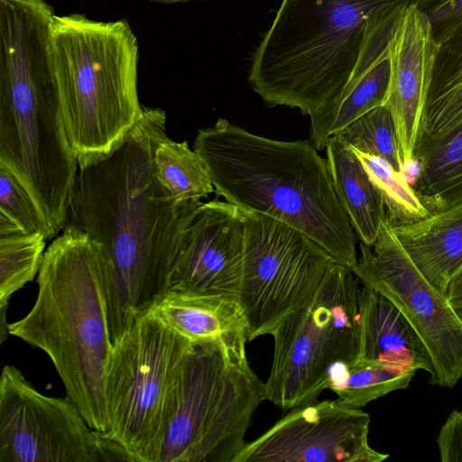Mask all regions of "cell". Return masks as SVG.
Instances as JSON below:
<instances>
[{
    "label": "cell",
    "instance_id": "cell-12",
    "mask_svg": "<svg viewBox=\"0 0 462 462\" xmlns=\"http://www.w3.org/2000/svg\"><path fill=\"white\" fill-rule=\"evenodd\" d=\"M359 248L352 272L361 284L388 299L417 332L431 360L430 383L453 388L462 379V322L448 296L417 268L388 218L374 243H359Z\"/></svg>",
    "mask_w": 462,
    "mask_h": 462
},
{
    "label": "cell",
    "instance_id": "cell-2",
    "mask_svg": "<svg viewBox=\"0 0 462 462\" xmlns=\"http://www.w3.org/2000/svg\"><path fill=\"white\" fill-rule=\"evenodd\" d=\"M422 0H282L252 54L248 82L268 105L310 118L320 149L342 101L389 51L403 7Z\"/></svg>",
    "mask_w": 462,
    "mask_h": 462
},
{
    "label": "cell",
    "instance_id": "cell-30",
    "mask_svg": "<svg viewBox=\"0 0 462 462\" xmlns=\"http://www.w3.org/2000/svg\"><path fill=\"white\" fill-rule=\"evenodd\" d=\"M417 5L429 19L433 33L462 16V0H422Z\"/></svg>",
    "mask_w": 462,
    "mask_h": 462
},
{
    "label": "cell",
    "instance_id": "cell-20",
    "mask_svg": "<svg viewBox=\"0 0 462 462\" xmlns=\"http://www.w3.org/2000/svg\"><path fill=\"white\" fill-rule=\"evenodd\" d=\"M335 191L356 236L372 245L381 223L387 218L383 202L354 151L337 135L325 147Z\"/></svg>",
    "mask_w": 462,
    "mask_h": 462
},
{
    "label": "cell",
    "instance_id": "cell-3",
    "mask_svg": "<svg viewBox=\"0 0 462 462\" xmlns=\"http://www.w3.org/2000/svg\"><path fill=\"white\" fill-rule=\"evenodd\" d=\"M193 147L217 197L295 227L340 264L356 267V236L311 142L270 139L218 118L198 132Z\"/></svg>",
    "mask_w": 462,
    "mask_h": 462
},
{
    "label": "cell",
    "instance_id": "cell-22",
    "mask_svg": "<svg viewBox=\"0 0 462 462\" xmlns=\"http://www.w3.org/2000/svg\"><path fill=\"white\" fill-rule=\"evenodd\" d=\"M417 371L377 361L356 359L337 363L330 371L328 389L346 407L361 409L386 394L407 388Z\"/></svg>",
    "mask_w": 462,
    "mask_h": 462
},
{
    "label": "cell",
    "instance_id": "cell-28",
    "mask_svg": "<svg viewBox=\"0 0 462 462\" xmlns=\"http://www.w3.org/2000/svg\"><path fill=\"white\" fill-rule=\"evenodd\" d=\"M0 217L26 233L42 232L50 240L46 221L34 200L14 174L1 162Z\"/></svg>",
    "mask_w": 462,
    "mask_h": 462
},
{
    "label": "cell",
    "instance_id": "cell-15",
    "mask_svg": "<svg viewBox=\"0 0 462 462\" xmlns=\"http://www.w3.org/2000/svg\"><path fill=\"white\" fill-rule=\"evenodd\" d=\"M436 52L427 16L416 4L403 7L389 45L391 76L384 106L393 116L406 170L413 162Z\"/></svg>",
    "mask_w": 462,
    "mask_h": 462
},
{
    "label": "cell",
    "instance_id": "cell-19",
    "mask_svg": "<svg viewBox=\"0 0 462 462\" xmlns=\"http://www.w3.org/2000/svg\"><path fill=\"white\" fill-rule=\"evenodd\" d=\"M434 36L437 52L419 139L440 135L462 119V16Z\"/></svg>",
    "mask_w": 462,
    "mask_h": 462
},
{
    "label": "cell",
    "instance_id": "cell-9",
    "mask_svg": "<svg viewBox=\"0 0 462 462\" xmlns=\"http://www.w3.org/2000/svg\"><path fill=\"white\" fill-rule=\"evenodd\" d=\"M192 341L151 310L112 346L104 393L106 438L134 462H154L171 392Z\"/></svg>",
    "mask_w": 462,
    "mask_h": 462
},
{
    "label": "cell",
    "instance_id": "cell-25",
    "mask_svg": "<svg viewBox=\"0 0 462 462\" xmlns=\"http://www.w3.org/2000/svg\"><path fill=\"white\" fill-rule=\"evenodd\" d=\"M351 149L378 191L391 224L411 223L430 213L404 173L396 171L380 157Z\"/></svg>",
    "mask_w": 462,
    "mask_h": 462
},
{
    "label": "cell",
    "instance_id": "cell-18",
    "mask_svg": "<svg viewBox=\"0 0 462 462\" xmlns=\"http://www.w3.org/2000/svg\"><path fill=\"white\" fill-rule=\"evenodd\" d=\"M152 310L192 342L247 338L243 308L237 299L230 296L169 290Z\"/></svg>",
    "mask_w": 462,
    "mask_h": 462
},
{
    "label": "cell",
    "instance_id": "cell-24",
    "mask_svg": "<svg viewBox=\"0 0 462 462\" xmlns=\"http://www.w3.org/2000/svg\"><path fill=\"white\" fill-rule=\"evenodd\" d=\"M47 240L42 232L0 236L1 312H6L13 294L39 273Z\"/></svg>",
    "mask_w": 462,
    "mask_h": 462
},
{
    "label": "cell",
    "instance_id": "cell-31",
    "mask_svg": "<svg viewBox=\"0 0 462 462\" xmlns=\"http://www.w3.org/2000/svg\"><path fill=\"white\" fill-rule=\"evenodd\" d=\"M447 296L450 301L462 300V272L449 284Z\"/></svg>",
    "mask_w": 462,
    "mask_h": 462
},
{
    "label": "cell",
    "instance_id": "cell-27",
    "mask_svg": "<svg viewBox=\"0 0 462 462\" xmlns=\"http://www.w3.org/2000/svg\"><path fill=\"white\" fill-rule=\"evenodd\" d=\"M391 76L389 51L358 82L328 119L322 136L320 150L328 139L368 111L385 104Z\"/></svg>",
    "mask_w": 462,
    "mask_h": 462
},
{
    "label": "cell",
    "instance_id": "cell-7",
    "mask_svg": "<svg viewBox=\"0 0 462 462\" xmlns=\"http://www.w3.org/2000/svg\"><path fill=\"white\" fill-rule=\"evenodd\" d=\"M245 337L192 342L173 383L154 462H234L266 400Z\"/></svg>",
    "mask_w": 462,
    "mask_h": 462
},
{
    "label": "cell",
    "instance_id": "cell-21",
    "mask_svg": "<svg viewBox=\"0 0 462 462\" xmlns=\"http://www.w3.org/2000/svg\"><path fill=\"white\" fill-rule=\"evenodd\" d=\"M413 189L429 209L462 201V119L433 138L419 139Z\"/></svg>",
    "mask_w": 462,
    "mask_h": 462
},
{
    "label": "cell",
    "instance_id": "cell-10",
    "mask_svg": "<svg viewBox=\"0 0 462 462\" xmlns=\"http://www.w3.org/2000/svg\"><path fill=\"white\" fill-rule=\"evenodd\" d=\"M241 211L245 249L238 301L247 340L272 334L320 287L337 263L318 243L272 217Z\"/></svg>",
    "mask_w": 462,
    "mask_h": 462
},
{
    "label": "cell",
    "instance_id": "cell-16",
    "mask_svg": "<svg viewBox=\"0 0 462 462\" xmlns=\"http://www.w3.org/2000/svg\"><path fill=\"white\" fill-rule=\"evenodd\" d=\"M390 225L420 273L447 295L462 272V201L411 223Z\"/></svg>",
    "mask_w": 462,
    "mask_h": 462
},
{
    "label": "cell",
    "instance_id": "cell-14",
    "mask_svg": "<svg viewBox=\"0 0 462 462\" xmlns=\"http://www.w3.org/2000/svg\"><path fill=\"white\" fill-rule=\"evenodd\" d=\"M244 249L240 209L226 200L201 202L185 233L170 290L238 299Z\"/></svg>",
    "mask_w": 462,
    "mask_h": 462
},
{
    "label": "cell",
    "instance_id": "cell-13",
    "mask_svg": "<svg viewBox=\"0 0 462 462\" xmlns=\"http://www.w3.org/2000/svg\"><path fill=\"white\" fill-rule=\"evenodd\" d=\"M370 416L337 400L291 409L245 442L234 462H381L389 454L368 443Z\"/></svg>",
    "mask_w": 462,
    "mask_h": 462
},
{
    "label": "cell",
    "instance_id": "cell-33",
    "mask_svg": "<svg viewBox=\"0 0 462 462\" xmlns=\"http://www.w3.org/2000/svg\"><path fill=\"white\" fill-rule=\"evenodd\" d=\"M152 3L157 4H173V3H182V2H188L189 0H149Z\"/></svg>",
    "mask_w": 462,
    "mask_h": 462
},
{
    "label": "cell",
    "instance_id": "cell-26",
    "mask_svg": "<svg viewBox=\"0 0 462 462\" xmlns=\"http://www.w3.org/2000/svg\"><path fill=\"white\" fill-rule=\"evenodd\" d=\"M334 135L355 150L385 160L405 174L394 123L386 106L368 111Z\"/></svg>",
    "mask_w": 462,
    "mask_h": 462
},
{
    "label": "cell",
    "instance_id": "cell-29",
    "mask_svg": "<svg viewBox=\"0 0 462 462\" xmlns=\"http://www.w3.org/2000/svg\"><path fill=\"white\" fill-rule=\"evenodd\" d=\"M442 462H462V411L455 410L442 424L437 437Z\"/></svg>",
    "mask_w": 462,
    "mask_h": 462
},
{
    "label": "cell",
    "instance_id": "cell-32",
    "mask_svg": "<svg viewBox=\"0 0 462 462\" xmlns=\"http://www.w3.org/2000/svg\"><path fill=\"white\" fill-rule=\"evenodd\" d=\"M457 318L462 322V300L450 301Z\"/></svg>",
    "mask_w": 462,
    "mask_h": 462
},
{
    "label": "cell",
    "instance_id": "cell-17",
    "mask_svg": "<svg viewBox=\"0 0 462 462\" xmlns=\"http://www.w3.org/2000/svg\"><path fill=\"white\" fill-rule=\"evenodd\" d=\"M358 359L432 373L422 340L401 311L383 294L361 284Z\"/></svg>",
    "mask_w": 462,
    "mask_h": 462
},
{
    "label": "cell",
    "instance_id": "cell-11",
    "mask_svg": "<svg viewBox=\"0 0 462 462\" xmlns=\"http://www.w3.org/2000/svg\"><path fill=\"white\" fill-rule=\"evenodd\" d=\"M131 461L65 397L36 390L14 365L0 377V462Z\"/></svg>",
    "mask_w": 462,
    "mask_h": 462
},
{
    "label": "cell",
    "instance_id": "cell-6",
    "mask_svg": "<svg viewBox=\"0 0 462 462\" xmlns=\"http://www.w3.org/2000/svg\"><path fill=\"white\" fill-rule=\"evenodd\" d=\"M0 162L29 192L55 238L66 223L79 163L51 48L39 38L14 39L0 50Z\"/></svg>",
    "mask_w": 462,
    "mask_h": 462
},
{
    "label": "cell",
    "instance_id": "cell-4",
    "mask_svg": "<svg viewBox=\"0 0 462 462\" xmlns=\"http://www.w3.org/2000/svg\"><path fill=\"white\" fill-rule=\"evenodd\" d=\"M104 273L100 244L65 226L45 251L33 306L8 324L10 335L49 356L66 395L100 433L109 427L104 380L112 349Z\"/></svg>",
    "mask_w": 462,
    "mask_h": 462
},
{
    "label": "cell",
    "instance_id": "cell-8",
    "mask_svg": "<svg viewBox=\"0 0 462 462\" xmlns=\"http://www.w3.org/2000/svg\"><path fill=\"white\" fill-rule=\"evenodd\" d=\"M360 287L352 270L336 263L313 297L273 331L267 401L285 411L311 403L328 389L336 364L357 359Z\"/></svg>",
    "mask_w": 462,
    "mask_h": 462
},
{
    "label": "cell",
    "instance_id": "cell-5",
    "mask_svg": "<svg viewBox=\"0 0 462 462\" xmlns=\"http://www.w3.org/2000/svg\"><path fill=\"white\" fill-rule=\"evenodd\" d=\"M52 55L66 133L79 169L98 162L139 121V47L126 20L54 14Z\"/></svg>",
    "mask_w": 462,
    "mask_h": 462
},
{
    "label": "cell",
    "instance_id": "cell-23",
    "mask_svg": "<svg viewBox=\"0 0 462 462\" xmlns=\"http://www.w3.org/2000/svg\"><path fill=\"white\" fill-rule=\"evenodd\" d=\"M153 169L156 180L177 202L201 201L215 192L205 163L186 141L164 134L154 147Z\"/></svg>",
    "mask_w": 462,
    "mask_h": 462
},
{
    "label": "cell",
    "instance_id": "cell-1",
    "mask_svg": "<svg viewBox=\"0 0 462 462\" xmlns=\"http://www.w3.org/2000/svg\"><path fill=\"white\" fill-rule=\"evenodd\" d=\"M166 114L143 107L107 158L79 168L65 226L98 242L112 346L171 289L184 236L202 201L177 202L156 180L153 151Z\"/></svg>",
    "mask_w": 462,
    "mask_h": 462
}]
</instances>
